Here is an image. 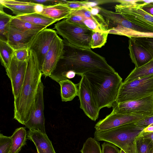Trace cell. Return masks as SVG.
Returning <instances> with one entry per match:
<instances>
[{
    "label": "cell",
    "instance_id": "cell-1",
    "mask_svg": "<svg viewBox=\"0 0 153 153\" xmlns=\"http://www.w3.org/2000/svg\"><path fill=\"white\" fill-rule=\"evenodd\" d=\"M63 42V55L49 77L57 82L65 79L66 74L70 71L81 76L89 71L99 68L116 71L108 63L105 58L91 49L75 47L64 39Z\"/></svg>",
    "mask_w": 153,
    "mask_h": 153
},
{
    "label": "cell",
    "instance_id": "cell-2",
    "mask_svg": "<svg viewBox=\"0 0 153 153\" xmlns=\"http://www.w3.org/2000/svg\"><path fill=\"white\" fill-rule=\"evenodd\" d=\"M42 75L35 53L30 51L23 84L19 95L14 102V119L22 125H24L33 109Z\"/></svg>",
    "mask_w": 153,
    "mask_h": 153
},
{
    "label": "cell",
    "instance_id": "cell-3",
    "mask_svg": "<svg viewBox=\"0 0 153 153\" xmlns=\"http://www.w3.org/2000/svg\"><path fill=\"white\" fill-rule=\"evenodd\" d=\"M84 75L99 109L112 107L116 102L123 82L122 79L118 74L116 71L99 68Z\"/></svg>",
    "mask_w": 153,
    "mask_h": 153
},
{
    "label": "cell",
    "instance_id": "cell-4",
    "mask_svg": "<svg viewBox=\"0 0 153 153\" xmlns=\"http://www.w3.org/2000/svg\"><path fill=\"white\" fill-rule=\"evenodd\" d=\"M144 128L134 123L127 124L106 131H95L94 138L112 143L126 153H137L135 139Z\"/></svg>",
    "mask_w": 153,
    "mask_h": 153
},
{
    "label": "cell",
    "instance_id": "cell-5",
    "mask_svg": "<svg viewBox=\"0 0 153 153\" xmlns=\"http://www.w3.org/2000/svg\"><path fill=\"white\" fill-rule=\"evenodd\" d=\"M57 33L75 47L91 49L93 30L86 26L70 22L66 19L58 22L54 25Z\"/></svg>",
    "mask_w": 153,
    "mask_h": 153
},
{
    "label": "cell",
    "instance_id": "cell-6",
    "mask_svg": "<svg viewBox=\"0 0 153 153\" xmlns=\"http://www.w3.org/2000/svg\"><path fill=\"white\" fill-rule=\"evenodd\" d=\"M153 94V74L123 82L115 103L137 100Z\"/></svg>",
    "mask_w": 153,
    "mask_h": 153
},
{
    "label": "cell",
    "instance_id": "cell-7",
    "mask_svg": "<svg viewBox=\"0 0 153 153\" xmlns=\"http://www.w3.org/2000/svg\"><path fill=\"white\" fill-rule=\"evenodd\" d=\"M136 0H117L115 12L135 25L153 33V16L143 11L136 3Z\"/></svg>",
    "mask_w": 153,
    "mask_h": 153
},
{
    "label": "cell",
    "instance_id": "cell-8",
    "mask_svg": "<svg viewBox=\"0 0 153 153\" xmlns=\"http://www.w3.org/2000/svg\"><path fill=\"white\" fill-rule=\"evenodd\" d=\"M112 107V113L149 116L153 115V94L137 100L115 103Z\"/></svg>",
    "mask_w": 153,
    "mask_h": 153
},
{
    "label": "cell",
    "instance_id": "cell-9",
    "mask_svg": "<svg viewBox=\"0 0 153 153\" xmlns=\"http://www.w3.org/2000/svg\"><path fill=\"white\" fill-rule=\"evenodd\" d=\"M44 87L41 80L39 86L34 106L29 118L24 125L29 130L36 131L46 134L44 114Z\"/></svg>",
    "mask_w": 153,
    "mask_h": 153
},
{
    "label": "cell",
    "instance_id": "cell-10",
    "mask_svg": "<svg viewBox=\"0 0 153 153\" xmlns=\"http://www.w3.org/2000/svg\"><path fill=\"white\" fill-rule=\"evenodd\" d=\"M149 116L133 114L111 113L95 125V131L101 132L135 123Z\"/></svg>",
    "mask_w": 153,
    "mask_h": 153
},
{
    "label": "cell",
    "instance_id": "cell-11",
    "mask_svg": "<svg viewBox=\"0 0 153 153\" xmlns=\"http://www.w3.org/2000/svg\"><path fill=\"white\" fill-rule=\"evenodd\" d=\"M58 35L55 30L45 28L40 31L30 45L29 51H34L38 59L39 68L54 40Z\"/></svg>",
    "mask_w": 153,
    "mask_h": 153
},
{
    "label": "cell",
    "instance_id": "cell-12",
    "mask_svg": "<svg viewBox=\"0 0 153 153\" xmlns=\"http://www.w3.org/2000/svg\"><path fill=\"white\" fill-rule=\"evenodd\" d=\"M78 84V96L80 102V108L87 116L95 121L98 117L100 110L93 98L84 75L81 76Z\"/></svg>",
    "mask_w": 153,
    "mask_h": 153
},
{
    "label": "cell",
    "instance_id": "cell-13",
    "mask_svg": "<svg viewBox=\"0 0 153 153\" xmlns=\"http://www.w3.org/2000/svg\"><path fill=\"white\" fill-rule=\"evenodd\" d=\"M63 40L57 35L52 42L39 68L42 75L50 77L55 69L64 51Z\"/></svg>",
    "mask_w": 153,
    "mask_h": 153
},
{
    "label": "cell",
    "instance_id": "cell-14",
    "mask_svg": "<svg viewBox=\"0 0 153 153\" xmlns=\"http://www.w3.org/2000/svg\"><path fill=\"white\" fill-rule=\"evenodd\" d=\"M28 61H20L13 56L7 75L10 79L14 100L21 91L25 76Z\"/></svg>",
    "mask_w": 153,
    "mask_h": 153
},
{
    "label": "cell",
    "instance_id": "cell-15",
    "mask_svg": "<svg viewBox=\"0 0 153 153\" xmlns=\"http://www.w3.org/2000/svg\"><path fill=\"white\" fill-rule=\"evenodd\" d=\"M40 31H22L10 26L7 36V42L14 50L28 48Z\"/></svg>",
    "mask_w": 153,
    "mask_h": 153
},
{
    "label": "cell",
    "instance_id": "cell-16",
    "mask_svg": "<svg viewBox=\"0 0 153 153\" xmlns=\"http://www.w3.org/2000/svg\"><path fill=\"white\" fill-rule=\"evenodd\" d=\"M129 55L135 68L140 67L153 59L149 52L131 38L128 41Z\"/></svg>",
    "mask_w": 153,
    "mask_h": 153
},
{
    "label": "cell",
    "instance_id": "cell-17",
    "mask_svg": "<svg viewBox=\"0 0 153 153\" xmlns=\"http://www.w3.org/2000/svg\"><path fill=\"white\" fill-rule=\"evenodd\" d=\"M27 138L35 146L38 153H56L52 143L46 134L39 131L29 130Z\"/></svg>",
    "mask_w": 153,
    "mask_h": 153
},
{
    "label": "cell",
    "instance_id": "cell-18",
    "mask_svg": "<svg viewBox=\"0 0 153 153\" xmlns=\"http://www.w3.org/2000/svg\"><path fill=\"white\" fill-rule=\"evenodd\" d=\"M0 4L10 9L16 16L25 15L35 13L34 7L36 4L25 0H1Z\"/></svg>",
    "mask_w": 153,
    "mask_h": 153
},
{
    "label": "cell",
    "instance_id": "cell-19",
    "mask_svg": "<svg viewBox=\"0 0 153 153\" xmlns=\"http://www.w3.org/2000/svg\"><path fill=\"white\" fill-rule=\"evenodd\" d=\"M66 1L52 5L44 6L43 11L41 14L57 21L68 18L75 11L66 5Z\"/></svg>",
    "mask_w": 153,
    "mask_h": 153
},
{
    "label": "cell",
    "instance_id": "cell-20",
    "mask_svg": "<svg viewBox=\"0 0 153 153\" xmlns=\"http://www.w3.org/2000/svg\"><path fill=\"white\" fill-rule=\"evenodd\" d=\"M58 83L60 87V94L62 101H71L78 96V84H75L69 79L60 81Z\"/></svg>",
    "mask_w": 153,
    "mask_h": 153
},
{
    "label": "cell",
    "instance_id": "cell-21",
    "mask_svg": "<svg viewBox=\"0 0 153 153\" xmlns=\"http://www.w3.org/2000/svg\"><path fill=\"white\" fill-rule=\"evenodd\" d=\"M27 133L25 127L16 129L11 136L12 144L10 153H19L22 147L26 145Z\"/></svg>",
    "mask_w": 153,
    "mask_h": 153
},
{
    "label": "cell",
    "instance_id": "cell-22",
    "mask_svg": "<svg viewBox=\"0 0 153 153\" xmlns=\"http://www.w3.org/2000/svg\"><path fill=\"white\" fill-rule=\"evenodd\" d=\"M14 49L7 42L0 40V56L1 65L5 68L6 74L14 56Z\"/></svg>",
    "mask_w": 153,
    "mask_h": 153
},
{
    "label": "cell",
    "instance_id": "cell-23",
    "mask_svg": "<svg viewBox=\"0 0 153 153\" xmlns=\"http://www.w3.org/2000/svg\"><path fill=\"white\" fill-rule=\"evenodd\" d=\"M14 16L20 19L46 27L58 22L56 20L50 18L41 14L36 13Z\"/></svg>",
    "mask_w": 153,
    "mask_h": 153
},
{
    "label": "cell",
    "instance_id": "cell-24",
    "mask_svg": "<svg viewBox=\"0 0 153 153\" xmlns=\"http://www.w3.org/2000/svg\"><path fill=\"white\" fill-rule=\"evenodd\" d=\"M153 74V59L139 68H135L124 82H128Z\"/></svg>",
    "mask_w": 153,
    "mask_h": 153
},
{
    "label": "cell",
    "instance_id": "cell-25",
    "mask_svg": "<svg viewBox=\"0 0 153 153\" xmlns=\"http://www.w3.org/2000/svg\"><path fill=\"white\" fill-rule=\"evenodd\" d=\"M4 7L0 4V40L7 42V36L10 22L13 16L5 13Z\"/></svg>",
    "mask_w": 153,
    "mask_h": 153
},
{
    "label": "cell",
    "instance_id": "cell-26",
    "mask_svg": "<svg viewBox=\"0 0 153 153\" xmlns=\"http://www.w3.org/2000/svg\"><path fill=\"white\" fill-rule=\"evenodd\" d=\"M10 26L22 31H41L46 27L36 25L27 22L22 20L13 16L10 22Z\"/></svg>",
    "mask_w": 153,
    "mask_h": 153
},
{
    "label": "cell",
    "instance_id": "cell-27",
    "mask_svg": "<svg viewBox=\"0 0 153 153\" xmlns=\"http://www.w3.org/2000/svg\"><path fill=\"white\" fill-rule=\"evenodd\" d=\"M137 153H153L152 145L149 139L140 134L135 138Z\"/></svg>",
    "mask_w": 153,
    "mask_h": 153
},
{
    "label": "cell",
    "instance_id": "cell-28",
    "mask_svg": "<svg viewBox=\"0 0 153 153\" xmlns=\"http://www.w3.org/2000/svg\"><path fill=\"white\" fill-rule=\"evenodd\" d=\"M80 152L81 153H102L100 143L91 137L86 140Z\"/></svg>",
    "mask_w": 153,
    "mask_h": 153
},
{
    "label": "cell",
    "instance_id": "cell-29",
    "mask_svg": "<svg viewBox=\"0 0 153 153\" xmlns=\"http://www.w3.org/2000/svg\"><path fill=\"white\" fill-rule=\"evenodd\" d=\"M108 33H107L93 31L91 44V48H101L107 42Z\"/></svg>",
    "mask_w": 153,
    "mask_h": 153
},
{
    "label": "cell",
    "instance_id": "cell-30",
    "mask_svg": "<svg viewBox=\"0 0 153 153\" xmlns=\"http://www.w3.org/2000/svg\"><path fill=\"white\" fill-rule=\"evenodd\" d=\"M130 38L145 48L150 53L153 59V37Z\"/></svg>",
    "mask_w": 153,
    "mask_h": 153
},
{
    "label": "cell",
    "instance_id": "cell-31",
    "mask_svg": "<svg viewBox=\"0 0 153 153\" xmlns=\"http://www.w3.org/2000/svg\"><path fill=\"white\" fill-rule=\"evenodd\" d=\"M12 144L10 137L0 134V153H10Z\"/></svg>",
    "mask_w": 153,
    "mask_h": 153
},
{
    "label": "cell",
    "instance_id": "cell-32",
    "mask_svg": "<svg viewBox=\"0 0 153 153\" xmlns=\"http://www.w3.org/2000/svg\"><path fill=\"white\" fill-rule=\"evenodd\" d=\"M66 5L70 8L76 11L83 8L84 7L91 6L93 2H90L88 0L84 1H66L65 2Z\"/></svg>",
    "mask_w": 153,
    "mask_h": 153
},
{
    "label": "cell",
    "instance_id": "cell-33",
    "mask_svg": "<svg viewBox=\"0 0 153 153\" xmlns=\"http://www.w3.org/2000/svg\"><path fill=\"white\" fill-rule=\"evenodd\" d=\"M14 56L19 61H28L30 56L29 49L23 48L15 50Z\"/></svg>",
    "mask_w": 153,
    "mask_h": 153
},
{
    "label": "cell",
    "instance_id": "cell-34",
    "mask_svg": "<svg viewBox=\"0 0 153 153\" xmlns=\"http://www.w3.org/2000/svg\"><path fill=\"white\" fill-rule=\"evenodd\" d=\"M102 146V153H120L117 146L111 143L105 141Z\"/></svg>",
    "mask_w": 153,
    "mask_h": 153
},
{
    "label": "cell",
    "instance_id": "cell-35",
    "mask_svg": "<svg viewBox=\"0 0 153 153\" xmlns=\"http://www.w3.org/2000/svg\"><path fill=\"white\" fill-rule=\"evenodd\" d=\"M26 1L35 4H41L45 6L52 5L59 3H63L65 0H25Z\"/></svg>",
    "mask_w": 153,
    "mask_h": 153
},
{
    "label": "cell",
    "instance_id": "cell-36",
    "mask_svg": "<svg viewBox=\"0 0 153 153\" xmlns=\"http://www.w3.org/2000/svg\"><path fill=\"white\" fill-rule=\"evenodd\" d=\"M134 123L138 126L145 128L150 125L153 126V115L146 117Z\"/></svg>",
    "mask_w": 153,
    "mask_h": 153
},
{
    "label": "cell",
    "instance_id": "cell-37",
    "mask_svg": "<svg viewBox=\"0 0 153 153\" xmlns=\"http://www.w3.org/2000/svg\"><path fill=\"white\" fill-rule=\"evenodd\" d=\"M140 6L143 11L153 16V4H148Z\"/></svg>",
    "mask_w": 153,
    "mask_h": 153
},
{
    "label": "cell",
    "instance_id": "cell-38",
    "mask_svg": "<svg viewBox=\"0 0 153 153\" xmlns=\"http://www.w3.org/2000/svg\"><path fill=\"white\" fill-rule=\"evenodd\" d=\"M139 134L150 140L152 145L153 151V132L144 133L141 132Z\"/></svg>",
    "mask_w": 153,
    "mask_h": 153
},
{
    "label": "cell",
    "instance_id": "cell-39",
    "mask_svg": "<svg viewBox=\"0 0 153 153\" xmlns=\"http://www.w3.org/2000/svg\"><path fill=\"white\" fill-rule=\"evenodd\" d=\"M44 5L41 4H36L34 7V10L35 13L41 14L43 11Z\"/></svg>",
    "mask_w": 153,
    "mask_h": 153
},
{
    "label": "cell",
    "instance_id": "cell-40",
    "mask_svg": "<svg viewBox=\"0 0 153 153\" xmlns=\"http://www.w3.org/2000/svg\"><path fill=\"white\" fill-rule=\"evenodd\" d=\"M136 3L140 6L148 4H153V0H137Z\"/></svg>",
    "mask_w": 153,
    "mask_h": 153
},
{
    "label": "cell",
    "instance_id": "cell-41",
    "mask_svg": "<svg viewBox=\"0 0 153 153\" xmlns=\"http://www.w3.org/2000/svg\"><path fill=\"white\" fill-rule=\"evenodd\" d=\"M144 133L153 132V126L149 125L145 128L142 131Z\"/></svg>",
    "mask_w": 153,
    "mask_h": 153
},
{
    "label": "cell",
    "instance_id": "cell-42",
    "mask_svg": "<svg viewBox=\"0 0 153 153\" xmlns=\"http://www.w3.org/2000/svg\"><path fill=\"white\" fill-rule=\"evenodd\" d=\"M120 153H126L122 149H121L120 150Z\"/></svg>",
    "mask_w": 153,
    "mask_h": 153
},
{
    "label": "cell",
    "instance_id": "cell-43",
    "mask_svg": "<svg viewBox=\"0 0 153 153\" xmlns=\"http://www.w3.org/2000/svg\"></svg>",
    "mask_w": 153,
    "mask_h": 153
}]
</instances>
